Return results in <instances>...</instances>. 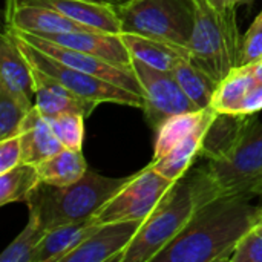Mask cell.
Instances as JSON below:
<instances>
[{"mask_svg":"<svg viewBox=\"0 0 262 262\" xmlns=\"http://www.w3.org/2000/svg\"><path fill=\"white\" fill-rule=\"evenodd\" d=\"M101 224H98L94 216L58 226L48 230L38 244L35 262H63V259L80 247Z\"/></svg>","mask_w":262,"mask_h":262,"instance_id":"d6986e66","label":"cell"},{"mask_svg":"<svg viewBox=\"0 0 262 262\" xmlns=\"http://www.w3.org/2000/svg\"><path fill=\"white\" fill-rule=\"evenodd\" d=\"M18 137L21 143V163L26 164L38 166L63 149L48 118H45L35 106L23 120Z\"/></svg>","mask_w":262,"mask_h":262,"instance_id":"ac0fdd59","label":"cell"},{"mask_svg":"<svg viewBox=\"0 0 262 262\" xmlns=\"http://www.w3.org/2000/svg\"><path fill=\"white\" fill-rule=\"evenodd\" d=\"M170 72L198 109L210 107L218 81H215L204 69L196 66L189 57H183Z\"/></svg>","mask_w":262,"mask_h":262,"instance_id":"603a6c76","label":"cell"},{"mask_svg":"<svg viewBox=\"0 0 262 262\" xmlns=\"http://www.w3.org/2000/svg\"><path fill=\"white\" fill-rule=\"evenodd\" d=\"M262 60V9L255 17L253 23L243 35L239 66L253 64Z\"/></svg>","mask_w":262,"mask_h":262,"instance_id":"f1b7e54d","label":"cell"},{"mask_svg":"<svg viewBox=\"0 0 262 262\" xmlns=\"http://www.w3.org/2000/svg\"><path fill=\"white\" fill-rule=\"evenodd\" d=\"M34 106L45 118H52L64 112H78L86 118L95 111L98 103L81 98L64 88L48 74L32 68Z\"/></svg>","mask_w":262,"mask_h":262,"instance_id":"5bb4252c","label":"cell"},{"mask_svg":"<svg viewBox=\"0 0 262 262\" xmlns=\"http://www.w3.org/2000/svg\"><path fill=\"white\" fill-rule=\"evenodd\" d=\"M123 41L127 46L132 58H137L152 68L161 71H172L178 60L183 57L190 58V51L177 45L149 38L140 34L121 32Z\"/></svg>","mask_w":262,"mask_h":262,"instance_id":"ffe728a7","label":"cell"},{"mask_svg":"<svg viewBox=\"0 0 262 262\" xmlns=\"http://www.w3.org/2000/svg\"><path fill=\"white\" fill-rule=\"evenodd\" d=\"M262 111V83H256L246 95L238 115H255Z\"/></svg>","mask_w":262,"mask_h":262,"instance_id":"1f68e13d","label":"cell"},{"mask_svg":"<svg viewBox=\"0 0 262 262\" xmlns=\"http://www.w3.org/2000/svg\"><path fill=\"white\" fill-rule=\"evenodd\" d=\"M130 177H104L88 169L78 181L69 186L40 183L26 200L29 216H34L45 232L88 220L118 193Z\"/></svg>","mask_w":262,"mask_h":262,"instance_id":"3957f363","label":"cell"},{"mask_svg":"<svg viewBox=\"0 0 262 262\" xmlns=\"http://www.w3.org/2000/svg\"><path fill=\"white\" fill-rule=\"evenodd\" d=\"M207 164L187 172L198 207L221 196L258 198L262 193V121L244 115L235 134L207 158Z\"/></svg>","mask_w":262,"mask_h":262,"instance_id":"7a4b0ae2","label":"cell"},{"mask_svg":"<svg viewBox=\"0 0 262 262\" xmlns=\"http://www.w3.org/2000/svg\"><path fill=\"white\" fill-rule=\"evenodd\" d=\"M106 2L111 3V5H114V6H120V5H123V3H126L129 0H106Z\"/></svg>","mask_w":262,"mask_h":262,"instance_id":"e575fe53","label":"cell"},{"mask_svg":"<svg viewBox=\"0 0 262 262\" xmlns=\"http://www.w3.org/2000/svg\"><path fill=\"white\" fill-rule=\"evenodd\" d=\"M250 66H252V71H253V75H255L256 81H258V83H262V60L261 61H258V63L250 64Z\"/></svg>","mask_w":262,"mask_h":262,"instance_id":"836d02e7","label":"cell"},{"mask_svg":"<svg viewBox=\"0 0 262 262\" xmlns=\"http://www.w3.org/2000/svg\"><path fill=\"white\" fill-rule=\"evenodd\" d=\"M256 229H258V230H259V232H261V233H262V224H259V226H256Z\"/></svg>","mask_w":262,"mask_h":262,"instance_id":"8d00e7d4","label":"cell"},{"mask_svg":"<svg viewBox=\"0 0 262 262\" xmlns=\"http://www.w3.org/2000/svg\"><path fill=\"white\" fill-rule=\"evenodd\" d=\"M40 183L37 167L26 163H20L8 172L0 173V206L26 203Z\"/></svg>","mask_w":262,"mask_h":262,"instance_id":"d4e9b609","label":"cell"},{"mask_svg":"<svg viewBox=\"0 0 262 262\" xmlns=\"http://www.w3.org/2000/svg\"><path fill=\"white\" fill-rule=\"evenodd\" d=\"M32 107L31 100L12 95L0 86V140L18 135L21 123Z\"/></svg>","mask_w":262,"mask_h":262,"instance_id":"4316f807","label":"cell"},{"mask_svg":"<svg viewBox=\"0 0 262 262\" xmlns=\"http://www.w3.org/2000/svg\"><path fill=\"white\" fill-rule=\"evenodd\" d=\"M230 262H262V233L256 227L243 236Z\"/></svg>","mask_w":262,"mask_h":262,"instance_id":"f546056e","label":"cell"},{"mask_svg":"<svg viewBox=\"0 0 262 262\" xmlns=\"http://www.w3.org/2000/svg\"><path fill=\"white\" fill-rule=\"evenodd\" d=\"M250 201L247 196H221L200 206L154 262H230L243 236L261 223L259 206Z\"/></svg>","mask_w":262,"mask_h":262,"instance_id":"6da1fadb","label":"cell"},{"mask_svg":"<svg viewBox=\"0 0 262 262\" xmlns=\"http://www.w3.org/2000/svg\"><path fill=\"white\" fill-rule=\"evenodd\" d=\"M12 34V32H11ZM20 45L23 54L26 55L28 61L32 68L48 74L58 83H61L64 88H68L75 95L95 101L98 104L101 103H114V104H123L130 107H144V100L141 95L127 91L124 88H120L114 83H109L106 80L97 78L94 75H89L83 71H78L75 68H71L68 64L60 63L58 60L46 55L40 49L34 48L23 38L12 34Z\"/></svg>","mask_w":262,"mask_h":262,"instance_id":"52a82bcc","label":"cell"},{"mask_svg":"<svg viewBox=\"0 0 262 262\" xmlns=\"http://www.w3.org/2000/svg\"><path fill=\"white\" fill-rule=\"evenodd\" d=\"M175 183L160 173L150 163L132 175L127 184L94 215V220L98 224L132 220L144 221L160 206Z\"/></svg>","mask_w":262,"mask_h":262,"instance_id":"ba28073f","label":"cell"},{"mask_svg":"<svg viewBox=\"0 0 262 262\" xmlns=\"http://www.w3.org/2000/svg\"><path fill=\"white\" fill-rule=\"evenodd\" d=\"M94 2H106V0H94ZM107 3V2H106Z\"/></svg>","mask_w":262,"mask_h":262,"instance_id":"74e56055","label":"cell"},{"mask_svg":"<svg viewBox=\"0 0 262 262\" xmlns=\"http://www.w3.org/2000/svg\"><path fill=\"white\" fill-rule=\"evenodd\" d=\"M115 8L121 32L189 49L195 28V0H129Z\"/></svg>","mask_w":262,"mask_h":262,"instance_id":"8992f818","label":"cell"},{"mask_svg":"<svg viewBox=\"0 0 262 262\" xmlns=\"http://www.w3.org/2000/svg\"><path fill=\"white\" fill-rule=\"evenodd\" d=\"M52 43L77 49L121 68L132 69V55L123 41L121 34L103 32V31H71L58 34L40 35Z\"/></svg>","mask_w":262,"mask_h":262,"instance_id":"4fadbf2b","label":"cell"},{"mask_svg":"<svg viewBox=\"0 0 262 262\" xmlns=\"http://www.w3.org/2000/svg\"><path fill=\"white\" fill-rule=\"evenodd\" d=\"M35 167L41 183L60 187L78 181L88 172V164L83 152L66 147H63L60 152Z\"/></svg>","mask_w":262,"mask_h":262,"instance_id":"7402d4cb","label":"cell"},{"mask_svg":"<svg viewBox=\"0 0 262 262\" xmlns=\"http://www.w3.org/2000/svg\"><path fill=\"white\" fill-rule=\"evenodd\" d=\"M21 163V143L20 137L14 135L0 140V173L8 172Z\"/></svg>","mask_w":262,"mask_h":262,"instance_id":"4dcf8cb0","label":"cell"},{"mask_svg":"<svg viewBox=\"0 0 262 262\" xmlns=\"http://www.w3.org/2000/svg\"><path fill=\"white\" fill-rule=\"evenodd\" d=\"M132 69L141 84L146 121L154 132L173 115L198 111L170 71L152 68L137 58L132 60Z\"/></svg>","mask_w":262,"mask_h":262,"instance_id":"9c48e42d","label":"cell"},{"mask_svg":"<svg viewBox=\"0 0 262 262\" xmlns=\"http://www.w3.org/2000/svg\"><path fill=\"white\" fill-rule=\"evenodd\" d=\"M0 86L9 94L31 100L34 97L32 66L9 29L0 37Z\"/></svg>","mask_w":262,"mask_h":262,"instance_id":"9a60e30c","label":"cell"},{"mask_svg":"<svg viewBox=\"0 0 262 262\" xmlns=\"http://www.w3.org/2000/svg\"><path fill=\"white\" fill-rule=\"evenodd\" d=\"M84 115L78 112H64L48 118L55 137L66 149L81 150L84 140Z\"/></svg>","mask_w":262,"mask_h":262,"instance_id":"83f0119b","label":"cell"},{"mask_svg":"<svg viewBox=\"0 0 262 262\" xmlns=\"http://www.w3.org/2000/svg\"><path fill=\"white\" fill-rule=\"evenodd\" d=\"M207 109H198L190 112H183L178 115L170 117L166 120L157 130H155V143H154V160H158L164 157L175 144H178L181 140L189 137L206 118Z\"/></svg>","mask_w":262,"mask_h":262,"instance_id":"cb8c5ba5","label":"cell"},{"mask_svg":"<svg viewBox=\"0 0 262 262\" xmlns=\"http://www.w3.org/2000/svg\"><path fill=\"white\" fill-rule=\"evenodd\" d=\"M51 6L71 20L92 29L121 34V21L117 8L106 2L94 0H21Z\"/></svg>","mask_w":262,"mask_h":262,"instance_id":"2e32d148","label":"cell"},{"mask_svg":"<svg viewBox=\"0 0 262 262\" xmlns=\"http://www.w3.org/2000/svg\"><path fill=\"white\" fill-rule=\"evenodd\" d=\"M198 209L193 184L189 177L175 183L160 206L144 220L118 262H154L184 230Z\"/></svg>","mask_w":262,"mask_h":262,"instance_id":"5b68a950","label":"cell"},{"mask_svg":"<svg viewBox=\"0 0 262 262\" xmlns=\"http://www.w3.org/2000/svg\"><path fill=\"white\" fill-rule=\"evenodd\" d=\"M216 114L218 112L213 107H210L203 123L189 137H186L178 144H175L164 157L152 161L154 167L172 181H178L183 177H186L192 164L195 163V160L201 157V149H203L206 135Z\"/></svg>","mask_w":262,"mask_h":262,"instance_id":"e0dca14e","label":"cell"},{"mask_svg":"<svg viewBox=\"0 0 262 262\" xmlns=\"http://www.w3.org/2000/svg\"><path fill=\"white\" fill-rule=\"evenodd\" d=\"M11 32L15 34L17 37L23 38L25 41H28L34 48L40 49L46 55L58 60L63 64H68L71 68H75L78 71H83V72H86L89 75L106 80L109 83H114V84H117L120 88H124V89L132 91V92L143 97L141 84H140L134 69L121 68V66L109 63V61H106L103 58H98L95 55H91V54H86V52H81V51H77V49H71V48H66V46H60V45L52 43V41L40 37V35H35V34L18 32V31H11Z\"/></svg>","mask_w":262,"mask_h":262,"instance_id":"30bf717a","label":"cell"},{"mask_svg":"<svg viewBox=\"0 0 262 262\" xmlns=\"http://www.w3.org/2000/svg\"><path fill=\"white\" fill-rule=\"evenodd\" d=\"M195 9L190 60L220 83L239 66L243 37L236 9H216L209 0H195Z\"/></svg>","mask_w":262,"mask_h":262,"instance_id":"277c9868","label":"cell"},{"mask_svg":"<svg viewBox=\"0 0 262 262\" xmlns=\"http://www.w3.org/2000/svg\"><path fill=\"white\" fill-rule=\"evenodd\" d=\"M5 23V28L11 31L28 32L35 35L71 31H92L71 20L69 17L63 15L51 6L21 0H6Z\"/></svg>","mask_w":262,"mask_h":262,"instance_id":"7c38bea8","label":"cell"},{"mask_svg":"<svg viewBox=\"0 0 262 262\" xmlns=\"http://www.w3.org/2000/svg\"><path fill=\"white\" fill-rule=\"evenodd\" d=\"M210 5L216 9H236L243 5H252L255 0H209Z\"/></svg>","mask_w":262,"mask_h":262,"instance_id":"d6a6232c","label":"cell"},{"mask_svg":"<svg viewBox=\"0 0 262 262\" xmlns=\"http://www.w3.org/2000/svg\"><path fill=\"white\" fill-rule=\"evenodd\" d=\"M45 233L38 221L29 216L20 235L0 255V262H35V253Z\"/></svg>","mask_w":262,"mask_h":262,"instance_id":"484cf974","label":"cell"},{"mask_svg":"<svg viewBox=\"0 0 262 262\" xmlns=\"http://www.w3.org/2000/svg\"><path fill=\"white\" fill-rule=\"evenodd\" d=\"M144 221H115L101 224L63 262H118Z\"/></svg>","mask_w":262,"mask_h":262,"instance_id":"8fae6325","label":"cell"},{"mask_svg":"<svg viewBox=\"0 0 262 262\" xmlns=\"http://www.w3.org/2000/svg\"><path fill=\"white\" fill-rule=\"evenodd\" d=\"M256 83L258 81L250 64L235 68L226 78L218 83L210 107H213L218 114L238 115L246 95Z\"/></svg>","mask_w":262,"mask_h":262,"instance_id":"44dd1931","label":"cell"},{"mask_svg":"<svg viewBox=\"0 0 262 262\" xmlns=\"http://www.w3.org/2000/svg\"><path fill=\"white\" fill-rule=\"evenodd\" d=\"M259 198V203H258V206H259V210H261V223L259 224H262V193L258 196Z\"/></svg>","mask_w":262,"mask_h":262,"instance_id":"d590c367","label":"cell"}]
</instances>
